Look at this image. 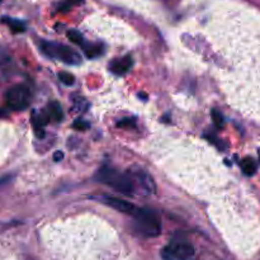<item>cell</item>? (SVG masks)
Wrapping results in <instances>:
<instances>
[{"instance_id":"19","label":"cell","mask_w":260,"mask_h":260,"mask_svg":"<svg viewBox=\"0 0 260 260\" xmlns=\"http://www.w3.org/2000/svg\"><path fill=\"white\" fill-rule=\"evenodd\" d=\"M118 127H135L136 123H135V120L133 118H123L122 121H120V122L117 123Z\"/></svg>"},{"instance_id":"20","label":"cell","mask_w":260,"mask_h":260,"mask_svg":"<svg viewBox=\"0 0 260 260\" xmlns=\"http://www.w3.org/2000/svg\"><path fill=\"white\" fill-rule=\"evenodd\" d=\"M64 153L62 151H56V153L54 154V160L55 161H61L62 159H64Z\"/></svg>"},{"instance_id":"11","label":"cell","mask_w":260,"mask_h":260,"mask_svg":"<svg viewBox=\"0 0 260 260\" xmlns=\"http://www.w3.org/2000/svg\"><path fill=\"white\" fill-rule=\"evenodd\" d=\"M2 22H4L6 24H8L9 28L12 29V32L14 33H21V32L26 31V26L24 23H22L21 21H17V19H12V18H3Z\"/></svg>"},{"instance_id":"10","label":"cell","mask_w":260,"mask_h":260,"mask_svg":"<svg viewBox=\"0 0 260 260\" xmlns=\"http://www.w3.org/2000/svg\"><path fill=\"white\" fill-rule=\"evenodd\" d=\"M240 166H241L242 173L247 176H251L256 173V164H255V161L251 158H245L240 163Z\"/></svg>"},{"instance_id":"1","label":"cell","mask_w":260,"mask_h":260,"mask_svg":"<svg viewBox=\"0 0 260 260\" xmlns=\"http://www.w3.org/2000/svg\"><path fill=\"white\" fill-rule=\"evenodd\" d=\"M97 179L100 183L112 187L120 193L125 196H133L135 194V185L131 180L130 175L125 173H120L110 166H102L97 173Z\"/></svg>"},{"instance_id":"12","label":"cell","mask_w":260,"mask_h":260,"mask_svg":"<svg viewBox=\"0 0 260 260\" xmlns=\"http://www.w3.org/2000/svg\"><path fill=\"white\" fill-rule=\"evenodd\" d=\"M49 122V115H44V113H40L37 116H32V123H33L34 130L37 128H44V126Z\"/></svg>"},{"instance_id":"3","label":"cell","mask_w":260,"mask_h":260,"mask_svg":"<svg viewBox=\"0 0 260 260\" xmlns=\"http://www.w3.org/2000/svg\"><path fill=\"white\" fill-rule=\"evenodd\" d=\"M42 51L47 56L52 59H59L67 65H79L82 62V56L79 52L70 47L61 44H54V42H44L42 44Z\"/></svg>"},{"instance_id":"14","label":"cell","mask_w":260,"mask_h":260,"mask_svg":"<svg viewBox=\"0 0 260 260\" xmlns=\"http://www.w3.org/2000/svg\"><path fill=\"white\" fill-rule=\"evenodd\" d=\"M85 55L89 59H95V57L99 56L102 54V49L97 45H89V46H85Z\"/></svg>"},{"instance_id":"18","label":"cell","mask_w":260,"mask_h":260,"mask_svg":"<svg viewBox=\"0 0 260 260\" xmlns=\"http://www.w3.org/2000/svg\"><path fill=\"white\" fill-rule=\"evenodd\" d=\"M89 122H87V121L84 120H75V122L72 123V127L75 128V130H79V131H85L89 128Z\"/></svg>"},{"instance_id":"4","label":"cell","mask_w":260,"mask_h":260,"mask_svg":"<svg viewBox=\"0 0 260 260\" xmlns=\"http://www.w3.org/2000/svg\"><path fill=\"white\" fill-rule=\"evenodd\" d=\"M194 255V246L187 240L176 239L161 250L163 260H189Z\"/></svg>"},{"instance_id":"13","label":"cell","mask_w":260,"mask_h":260,"mask_svg":"<svg viewBox=\"0 0 260 260\" xmlns=\"http://www.w3.org/2000/svg\"><path fill=\"white\" fill-rule=\"evenodd\" d=\"M84 3V0H64L61 4L59 6L60 12H67L71 9V7L75 6H82Z\"/></svg>"},{"instance_id":"15","label":"cell","mask_w":260,"mask_h":260,"mask_svg":"<svg viewBox=\"0 0 260 260\" xmlns=\"http://www.w3.org/2000/svg\"><path fill=\"white\" fill-rule=\"evenodd\" d=\"M67 37L70 39V41H72L77 45H84V40H83L82 33L79 31H75V29H70L67 32Z\"/></svg>"},{"instance_id":"23","label":"cell","mask_w":260,"mask_h":260,"mask_svg":"<svg viewBox=\"0 0 260 260\" xmlns=\"http://www.w3.org/2000/svg\"><path fill=\"white\" fill-rule=\"evenodd\" d=\"M257 155H259V160H260V148H259V151H257Z\"/></svg>"},{"instance_id":"7","label":"cell","mask_w":260,"mask_h":260,"mask_svg":"<svg viewBox=\"0 0 260 260\" xmlns=\"http://www.w3.org/2000/svg\"><path fill=\"white\" fill-rule=\"evenodd\" d=\"M102 199L103 203H105L107 206L112 207L115 208L116 211L122 212V213H127V214H133L136 211V207L133 206L131 202L125 201V199L121 198H115V197H103Z\"/></svg>"},{"instance_id":"21","label":"cell","mask_w":260,"mask_h":260,"mask_svg":"<svg viewBox=\"0 0 260 260\" xmlns=\"http://www.w3.org/2000/svg\"><path fill=\"white\" fill-rule=\"evenodd\" d=\"M11 179H12L11 175H7V176H3V178H0V185H2V184H4V183H8Z\"/></svg>"},{"instance_id":"17","label":"cell","mask_w":260,"mask_h":260,"mask_svg":"<svg viewBox=\"0 0 260 260\" xmlns=\"http://www.w3.org/2000/svg\"><path fill=\"white\" fill-rule=\"evenodd\" d=\"M59 79H60V82L64 83V84L67 85V87H69V85H72L75 83V78L66 71H60Z\"/></svg>"},{"instance_id":"5","label":"cell","mask_w":260,"mask_h":260,"mask_svg":"<svg viewBox=\"0 0 260 260\" xmlns=\"http://www.w3.org/2000/svg\"><path fill=\"white\" fill-rule=\"evenodd\" d=\"M6 103L9 109L24 110L31 104V90L27 85H14L6 93Z\"/></svg>"},{"instance_id":"2","label":"cell","mask_w":260,"mask_h":260,"mask_svg":"<svg viewBox=\"0 0 260 260\" xmlns=\"http://www.w3.org/2000/svg\"><path fill=\"white\" fill-rule=\"evenodd\" d=\"M135 227L142 236L158 237L161 234V222L158 214L148 208H136Z\"/></svg>"},{"instance_id":"22","label":"cell","mask_w":260,"mask_h":260,"mask_svg":"<svg viewBox=\"0 0 260 260\" xmlns=\"http://www.w3.org/2000/svg\"><path fill=\"white\" fill-rule=\"evenodd\" d=\"M138 97L142 98V100H146V99H147V95H146L145 93H140V94H138Z\"/></svg>"},{"instance_id":"8","label":"cell","mask_w":260,"mask_h":260,"mask_svg":"<svg viewBox=\"0 0 260 260\" xmlns=\"http://www.w3.org/2000/svg\"><path fill=\"white\" fill-rule=\"evenodd\" d=\"M131 67H132V59L130 56H126L125 59L113 60L109 64V70L116 75H125Z\"/></svg>"},{"instance_id":"6","label":"cell","mask_w":260,"mask_h":260,"mask_svg":"<svg viewBox=\"0 0 260 260\" xmlns=\"http://www.w3.org/2000/svg\"><path fill=\"white\" fill-rule=\"evenodd\" d=\"M127 174L130 175L131 180H132L133 185H135V191L136 189H140V192L143 196H150V194L155 193V181H154L153 176L146 173L145 170H142V169H133V170L128 171Z\"/></svg>"},{"instance_id":"9","label":"cell","mask_w":260,"mask_h":260,"mask_svg":"<svg viewBox=\"0 0 260 260\" xmlns=\"http://www.w3.org/2000/svg\"><path fill=\"white\" fill-rule=\"evenodd\" d=\"M47 115L51 120L56 121V122H60L64 118V110H62L61 104L59 102H51L49 104V108H47Z\"/></svg>"},{"instance_id":"16","label":"cell","mask_w":260,"mask_h":260,"mask_svg":"<svg viewBox=\"0 0 260 260\" xmlns=\"http://www.w3.org/2000/svg\"><path fill=\"white\" fill-rule=\"evenodd\" d=\"M212 120H213L214 126H216L217 128H222L225 126L224 116H222L221 112H218V110L216 109L212 110Z\"/></svg>"}]
</instances>
